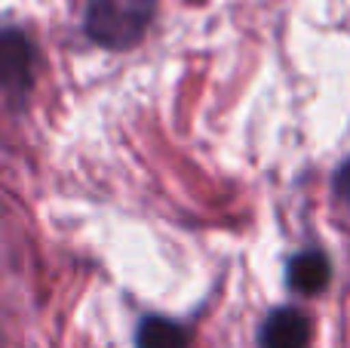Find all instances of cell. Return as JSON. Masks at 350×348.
Returning <instances> with one entry per match:
<instances>
[{
  "label": "cell",
  "mask_w": 350,
  "mask_h": 348,
  "mask_svg": "<svg viewBox=\"0 0 350 348\" xmlns=\"http://www.w3.org/2000/svg\"><path fill=\"white\" fill-rule=\"evenodd\" d=\"M154 0H90L86 34L105 49H129L145 37Z\"/></svg>",
  "instance_id": "cell-1"
},
{
  "label": "cell",
  "mask_w": 350,
  "mask_h": 348,
  "mask_svg": "<svg viewBox=\"0 0 350 348\" xmlns=\"http://www.w3.org/2000/svg\"><path fill=\"white\" fill-rule=\"evenodd\" d=\"M3 65H0V74H3V90H6V99L12 105L22 102L31 90V80H34V47L25 34L18 31H6L3 34Z\"/></svg>",
  "instance_id": "cell-2"
},
{
  "label": "cell",
  "mask_w": 350,
  "mask_h": 348,
  "mask_svg": "<svg viewBox=\"0 0 350 348\" xmlns=\"http://www.w3.org/2000/svg\"><path fill=\"white\" fill-rule=\"evenodd\" d=\"M314 339V324L304 312L292 306L273 308L258 330L261 348H308Z\"/></svg>",
  "instance_id": "cell-3"
},
{
  "label": "cell",
  "mask_w": 350,
  "mask_h": 348,
  "mask_svg": "<svg viewBox=\"0 0 350 348\" xmlns=\"http://www.w3.org/2000/svg\"><path fill=\"white\" fill-rule=\"evenodd\" d=\"M332 265L323 250H304L289 262V287L301 296H317L329 287Z\"/></svg>",
  "instance_id": "cell-4"
},
{
  "label": "cell",
  "mask_w": 350,
  "mask_h": 348,
  "mask_svg": "<svg viewBox=\"0 0 350 348\" xmlns=\"http://www.w3.org/2000/svg\"><path fill=\"white\" fill-rule=\"evenodd\" d=\"M187 343H191V330L170 318L142 321L139 336H135L139 348H187Z\"/></svg>",
  "instance_id": "cell-5"
},
{
  "label": "cell",
  "mask_w": 350,
  "mask_h": 348,
  "mask_svg": "<svg viewBox=\"0 0 350 348\" xmlns=\"http://www.w3.org/2000/svg\"><path fill=\"white\" fill-rule=\"evenodd\" d=\"M335 195H338L341 201L350 207V158L345 160V166L338 170V176H335Z\"/></svg>",
  "instance_id": "cell-6"
}]
</instances>
